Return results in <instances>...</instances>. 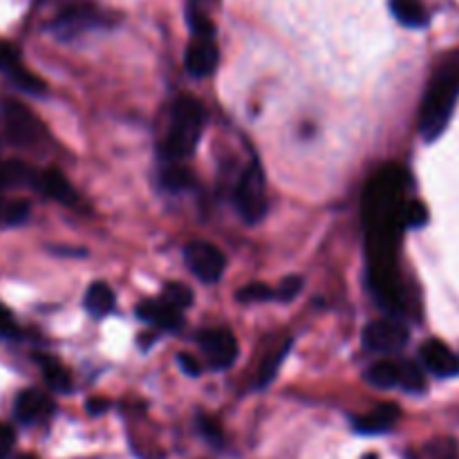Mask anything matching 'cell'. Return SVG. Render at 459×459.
<instances>
[{
    "mask_svg": "<svg viewBox=\"0 0 459 459\" xmlns=\"http://www.w3.org/2000/svg\"><path fill=\"white\" fill-rule=\"evenodd\" d=\"M402 417V411H399L397 403H381L375 411L368 412V415L354 417L352 426L357 433L361 435H381L388 433L390 429H394V424Z\"/></svg>",
    "mask_w": 459,
    "mask_h": 459,
    "instance_id": "obj_13",
    "label": "cell"
},
{
    "mask_svg": "<svg viewBox=\"0 0 459 459\" xmlns=\"http://www.w3.org/2000/svg\"><path fill=\"white\" fill-rule=\"evenodd\" d=\"M178 361H179V368H182L188 377H200L202 366L197 363L195 357H191V354H179Z\"/></svg>",
    "mask_w": 459,
    "mask_h": 459,
    "instance_id": "obj_33",
    "label": "cell"
},
{
    "mask_svg": "<svg viewBox=\"0 0 459 459\" xmlns=\"http://www.w3.org/2000/svg\"><path fill=\"white\" fill-rule=\"evenodd\" d=\"M13 412H16L18 421H22V424H39V421L52 417L54 402L49 399V394L40 393L36 388L22 390L16 397V403H13Z\"/></svg>",
    "mask_w": 459,
    "mask_h": 459,
    "instance_id": "obj_9",
    "label": "cell"
},
{
    "mask_svg": "<svg viewBox=\"0 0 459 459\" xmlns=\"http://www.w3.org/2000/svg\"><path fill=\"white\" fill-rule=\"evenodd\" d=\"M429 222V211L420 200H411L403 206V229H420Z\"/></svg>",
    "mask_w": 459,
    "mask_h": 459,
    "instance_id": "obj_27",
    "label": "cell"
},
{
    "mask_svg": "<svg viewBox=\"0 0 459 459\" xmlns=\"http://www.w3.org/2000/svg\"><path fill=\"white\" fill-rule=\"evenodd\" d=\"M399 385L408 393H424L426 390V377L417 363L406 361L399 363Z\"/></svg>",
    "mask_w": 459,
    "mask_h": 459,
    "instance_id": "obj_22",
    "label": "cell"
},
{
    "mask_svg": "<svg viewBox=\"0 0 459 459\" xmlns=\"http://www.w3.org/2000/svg\"><path fill=\"white\" fill-rule=\"evenodd\" d=\"M408 343V330L403 323L394 321V318H384V321H375L363 330V345L372 352L393 354L403 350Z\"/></svg>",
    "mask_w": 459,
    "mask_h": 459,
    "instance_id": "obj_7",
    "label": "cell"
},
{
    "mask_svg": "<svg viewBox=\"0 0 459 459\" xmlns=\"http://www.w3.org/2000/svg\"><path fill=\"white\" fill-rule=\"evenodd\" d=\"M390 9L394 18L406 27H424L429 22V13L421 0H390Z\"/></svg>",
    "mask_w": 459,
    "mask_h": 459,
    "instance_id": "obj_18",
    "label": "cell"
},
{
    "mask_svg": "<svg viewBox=\"0 0 459 459\" xmlns=\"http://www.w3.org/2000/svg\"><path fill=\"white\" fill-rule=\"evenodd\" d=\"M103 16L92 7V4H72L54 22V30L61 36H74L76 31L88 30L92 25H101Z\"/></svg>",
    "mask_w": 459,
    "mask_h": 459,
    "instance_id": "obj_12",
    "label": "cell"
},
{
    "mask_svg": "<svg viewBox=\"0 0 459 459\" xmlns=\"http://www.w3.org/2000/svg\"><path fill=\"white\" fill-rule=\"evenodd\" d=\"M36 184H39V188L45 193V195L61 202V204L65 206H74L76 200H79V197H76V191L72 188V184L67 182L56 169L43 170V173L39 175V179H36Z\"/></svg>",
    "mask_w": 459,
    "mask_h": 459,
    "instance_id": "obj_15",
    "label": "cell"
},
{
    "mask_svg": "<svg viewBox=\"0 0 459 459\" xmlns=\"http://www.w3.org/2000/svg\"><path fill=\"white\" fill-rule=\"evenodd\" d=\"M85 309H88L90 316L103 318L115 309V291L106 285V282H94L90 285L88 294L83 300Z\"/></svg>",
    "mask_w": 459,
    "mask_h": 459,
    "instance_id": "obj_16",
    "label": "cell"
},
{
    "mask_svg": "<svg viewBox=\"0 0 459 459\" xmlns=\"http://www.w3.org/2000/svg\"><path fill=\"white\" fill-rule=\"evenodd\" d=\"M85 411H88L90 415H103V412L108 411V402L106 399H88Z\"/></svg>",
    "mask_w": 459,
    "mask_h": 459,
    "instance_id": "obj_34",
    "label": "cell"
},
{
    "mask_svg": "<svg viewBox=\"0 0 459 459\" xmlns=\"http://www.w3.org/2000/svg\"><path fill=\"white\" fill-rule=\"evenodd\" d=\"M18 334V325L13 321L12 312L0 303V339H13Z\"/></svg>",
    "mask_w": 459,
    "mask_h": 459,
    "instance_id": "obj_31",
    "label": "cell"
},
{
    "mask_svg": "<svg viewBox=\"0 0 459 459\" xmlns=\"http://www.w3.org/2000/svg\"><path fill=\"white\" fill-rule=\"evenodd\" d=\"M202 126H204V110H202L200 101L193 97L178 99L173 106L170 130L161 143V157L169 161L186 160L200 142Z\"/></svg>",
    "mask_w": 459,
    "mask_h": 459,
    "instance_id": "obj_3",
    "label": "cell"
},
{
    "mask_svg": "<svg viewBox=\"0 0 459 459\" xmlns=\"http://www.w3.org/2000/svg\"><path fill=\"white\" fill-rule=\"evenodd\" d=\"M3 121L7 137L18 146H36L45 134L39 117L13 99H3Z\"/></svg>",
    "mask_w": 459,
    "mask_h": 459,
    "instance_id": "obj_5",
    "label": "cell"
},
{
    "mask_svg": "<svg viewBox=\"0 0 459 459\" xmlns=\"http://www.w3.org/2000/svg\"><path fill=\"white\" fill-rule=\"evenodd\" d=\"M408 173L397 164L377 170L363 191V224L370 258V285L377 300L390 314L403 312L397 273V247L403 231V191Z\"/></svg>",
    "mask_w": 459,
    "mask_h": 459,
    "instance_id": "obj_1",
    "label": "cell"
},
{
    "mask_svg": "<svg viewBox=\"0 0 459 459\" xmlns=\"http://www.w3.org/2000/svg\"><path fill=\"white\" fill-rule=\"evenodd\" d=\"M459 97V49L439 61L420 112V130L426 142H435L446 130Z\"/></svg>",
    "mask_w": 459,
    "mask_h": 459,
    "instance_id": "obj_2",
    "label": "cell"
},
{
    "mask_svg": "<svg viewBox=\"0 0 459 459\" xmlns=\"http://www.w3.org/2000/svg\"><path fill=\"white\" fill-rule=\"evenodd\" d=\"M236 209L242 220L249 224H258L267 211V200H264V173L260 161H251L242 173L240 182L236 186Z\"/></svg>",
    "mask_w": 459,
    "mask_h": 459,
    "instance_id": "obj_4",
    "label": "cell"
},
{
    "mask_svg": "<svg viewBox=\"0 0 459 459\" xmlns=\"http://www.w3.org/2000/svg\"><path fill=\"white\" fill-rule=\"evenodd\" d=\"M300 290H303V278L300 276H287L282 278V282L278 285L276 290V299L278 300H294L296 296L300 294Z\"/></svg>",
    "mask_w": 459,
    "mask_h": 459,
    "instance_id": "obj_28",
    "label": "cell"
},
{
    "mask_svg": "<svg viewBox=\"0 0 459 459\" xmlns=\"http://www.w3.org/2000/svg\"><path fill=\"white\" fill-rule=\"evenodd\" d=\"M161 186L170 193H182L195 184V175L186 169V166H169V169L161 170Z\"/></svg>",
    "mask_w": 459,
    "mask_h": 459,
    "instance_id": "obj_20",
    "label": "cell"
},
{
    "mask_svg": "<svg viewBox=\"0 0 459 459\" xmlns=\"http://www.w3.org/2000/svg\"><path fill=\"white\" fill-rule=\"evenodd\" d=\"M206 363L213 370H229L238 359V343L229 330H204L197 334Z\"/></svg>",
    "mask_w": 459,
    "mask_h": 459,
    "instance_id": "obj_8",
    "label": "cell"
},
{
    "mask_svg": "<svg viewBox=\"0 0 459 459\" xmlns=\"http://www.w3.org/2000/svg\"><path fill=\"white\" fill-rule=\"evenodd\" d=\"M236 299L240 303H263V300L276 299V291L269 285H264V282H251V285H245L238 291Z\"/></svg>",
    "mask_w": 459,
    "mask_h": 459,
    "instance_id": "obj_25",
    "label": "cell"
},
{
    "mask_svg": "<svg viewBox=\"0 0 459 459\" xmlns=\"http://www.w3.org/2000/svg\"><path fill=\"white\" fill-rule=\"evenodd\" d=\"M366 379L377 388H393L399 385V363L379 361L366 372Z\"/></svg>",
    "mask_w": 459,
    "mask_h": 459,
    "instance_id": "obj_21",
    "label": "cell"
},
{
    "mask_svg": "<svg viewBox=\"0 0 459 459\" xmlns=\"http://www.w3.org/2000/svg\"><path fill=\"white\" fill-rule=\"evenodd\" d=\"M18 459H39V457H34V455H21Z\"/></svg>",
    "mask_w": 459,
    "mask_h": 459,
    "instance_id": "obj_35",
    "label": "cell"
},
{
    "mask_svg": "<svg viewBox=\"0 0 459 459\" xmlns=\"http://www.w3.org/2000/svg\"><path fill=\"white\" fill-rule=\"evenodd\" d=\"M0 218H3L4 224H22L30 218V204L25 200L4 202L0 206Z\"/></svg>",
    "mask_w": 459,
    "mask_h": 459,
    "instance_id": "obj_26",
    "label": "cell"
},
{
    "mask_svg": "<svg viewBox=\"0 0 459 459\" xmlns=\"http://www.w3.org/2000/svg\"><path fill=\"white\" fill-rule=\"evenodd\" d=\"M420 354H421V361H424V366L429 368L435 377H442V379H446V377L459 375V357L457 354H453L451 348H448V345H444L442 341H437V339L426 341V343L421 345Z\"/></svg>",
    "mask_w": 459,
    "mask_h": 459,
    "instance_id": "obj_10",
    "label": "cell"
},
{
    "mask_svg": "<svg viewBox=\"0 0 459 459\" xmlns=\"http://www.w3.org/2000/svg\"><path fill=\"white\" fill-rule=\"evenodd\" d=\"M7 74H9V79H12L13 83L18 85V88L25 90V92H30V94H45V92H48V85H45L43 81L39 79V76L31 74L30 70H25V67H22V63H21V65L13 67V70H9Z\"/></svg>",
    "mask_w": 459,
    "mask_h": 459,
    "instance_id": "obj_24",
    "label": "cell"
},
{
    "mask_svg": "<svg viewBox=\"0 0 459 459\" xmlns=\"http://www.w3.org/2000/svg\"><path fill=\"white\" fill-rule=\"evenodd\" d=\"M36 361H39L40 370H43L45 375V381H48V385L54 390V393H61V394L70 393L72 377L70 372L56 361V359L48 357V354H36Z\"/></svg>",
    "mask_w": 459,
    "mask_h": 459,
    "instance_id": "obj_17",
    "label": "cell"
},
{
    "mask_svg": "<svg viewBox=\"0 0 459 459\" xmlns=\"http://www.w3.org/2000/svg\"><path fill=\"white\" fill-rule=\"evenodd\" d=\"M137 316L160 330H179L182 327V314L175 312L164 300H146L137 307Z\"/></svg>",
    "mask_w": 459,
    "mask_h": 459,
    "instance_id": "obj_14",
    "label": "cell"
},
{
    "mask_svg": "<svg viewBox=\"0 0 459 459\" xmlns=\"http://www.w3.org/2000/svg\"><path fill=\"white\" fill-rule=\"evenodd\" d=\"M218 61H220V52L213 39H202V36H195L193 43L188 45L186 70L191 72L193 76H197V79L213 74V70L218 67Z\"/></svg>",
    "mask_w": 459,
    "mask_h": 459,
    "instance_id": "obj_11",
    "label": "cell"
},
{
    "mask_svg": "<svg viewBox=\"0 0 459 459\" xmlns=\"http://www.w3.org/2000/svg\"><path fill=\"white\" fill-rule=\"evenodd\" d=\"M197 429H200V433L204 435L211 444H222V429H220V424L213 417H197Z\"/></svg>",
    "mask_w": 459,
    "mask_h": 459,
    "instance_id": "obj_30",
    "label": "cell"
},
{
    "mask_svg": "<svg viewBox=\"0 0 459 459\" xmlns=\"http://www.w3.org/2000/svg\"><path fill=\"white\" fill-rule=\"evenodd\" d=\"M16 65H21V54H18V48L9 43V40H0V70L9 72Z\"/></svg>",
    "mask_w": 459,
    "mask_h": 459,
    "instance_id": "obj_29",
    "label": "cell"
},
{
    "mask_svg": "<svg viewBox=\"0 0 459 459\" xmlns=\"http://www.w3.org/2000/svg\"><path fill=\"white\" fill-rule=\"evenodd\" d=\"M290 348H291V339H285L276 350H272V352L263 359V366H260L258 370V388H267V385L272 384L278 368H281L282 361H285Z\"/></svg>",
    "mask_w": 459,
    "mask_h": 459,
    "instance_id": "obj_19",
    "label": "cell"
},
{
    "mask_svg": "<svg viewBox=\"0 0 459 459\" xmlns=\"http://www.w3.org/2000/svg\"><path fill=\"white\" fill-rule=\"evenodd\" d=\"M184 258H186L188 269L206 285L218 282L222 278L224 267H227L224 254L218 247L211 245V242H191L184 249Z\"/></svg>",
    "mask_w": 459,
    "mask_h": 459,
    "instance_id": "obj_6",
    "label": "cell"
},
{
    "mask_svg": "<svg viewBox=\"0 0 459 459\" xmlns=\"http://www.w3.org/2000/svg\"><path fill=\"white\" fill-rule=\"evenodd\" d=\"M13 442H16V435L9 429L7 424H0V459H7L12 453Z\"/></svg>",
    "mask_w": 459,
    "mask_h": 459,
    "instance_id": "obj_32",
    "label": "cell"
},
{
    "mask_svg": "<svg viewBox=\"0 0 459 459\" xmlns=\"http://www.w3.org/2000/svg\"><path fill=\"white\" fill-rule=\"evenodd\" d=\"M161 300H164L169 307H173L175 312L182 314L184 309L191 307L193 303V291L188 290L186 285H182V282H169V285L164 287V294H161Z\"/></svg>",
    "mask_w": 459,
    "mask_h": 459,
    "instance_id": "obj_23",
    "label": "cell"
}]
</instances>
